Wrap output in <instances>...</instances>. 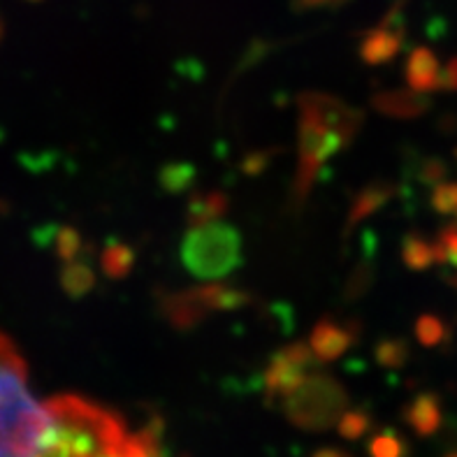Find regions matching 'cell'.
I'll list each match as a JSON object with an SVG mask.
<instances>
[{
    "mask_svg": "<svg viewBox=\"0 0 457 457\" xmlns=\"http://www.w3.org/2000/svg\"><path fill=\"white\" fill-rule=\"evenodd\" d=\"M158 181L168 193H184L195 181V168L191 162H168L162 165Z\"/></svg>",
    "mask_w": 457,
    "mask_h": 457,
    "instance_id": "obj_20",
    "label": "cell"
},
{
    "mask_svg": "<svg viewBox=\"0 0 457 457\" xmlns=\"http://www.w3.org/2000/svg\"><path fill=\"white\" fill-rule=\"evenodd\" d=\"M49 411L29 390V370L0 335V457H40Z\"/></svg>",
    "mask_w": 457,
    "mask_h": 457,
    "instance_id": "obj_2",
    "label": "cell"
},
{
    "mask_svg": "<svg viewBox=\"0 0 457 457\" xmlns=\"http://www.w3.org/2000/svg\"><path fill=\"white\" fill-rule=\"evenodd\" d=\"M448 457H457V453H455V455H448Z\"/></svg>",
    "mask_w": 457,
    "mask_h": 457,
    "instance_id": "obj_34",
    "label": "cell"
},
{
    "mask_svg": "<svg viewBox=\"0 0 457 457\" xmlns=\"http://www.w3.org/2000/svg\"><path fill=\"white\" fill-rule=\"evenodd\" d=\"M79 251H81L79 232H77L72 226L61 228V230H58V235H56L58 258H61L63 262H70V261H75L77 255H79Z\"/></svg>",
    "mask_w": 457,
    "mask_h": 457,
    "instance_id": "obj_25",
    "label": "cell"
},
{
    "mask_svg": "<svg viewBox=\"0 0 457 457\" xmlns=\"http://www.w3.org/2000/svg\"><path fill=\"white\" fill-rule=\"evenodd\" d=\"M61 286H63L65 295L79 300V297L88 295V290H93L96 277H93V270L87 262L75 258V261L65 262L63 270H61Z\"/></svg>",
    "mask_w": 457,
    "mask_h": 457,
    "instance_id": "obj_18",
    "label": "cell"
},
{
    "mask_svg": "<svg viewBox=\"0 0 457 457\" xmlns=\"http://www.w3.org/2000/svg\"><path fill=\"white\" fill-rule=\"evenodd\" d=\"M402 261L413 272H423L436 262H444V253L436 242H429L418 232H409L402 239Z\"/></svg>",
    "mask_w": 457,
    "mask_h": 457,
    "instance_id": "obj_15",
    "label": "cell"
},
{
    "mask_svg": "<svg viewBox=\"0 0 457 457\" xmlns=\"http://www.w3.org/2000/svg\"><path fill=\"white\" fill-rule=\"evenodd\" d=\"M267 52H270V45H265L262 40H255L253 45L249 46V52L244 54V61H242V65H239L237 72H242V70H249L251 65L258 63L261 58H265Z\"/></svg>",
    "mask_w": 457,
    "mask_h": 457,
    "instance_id": "obj_31",
    "label": "cell"
},
{
    "mask_svg": "<svg viewBox=\"0 0 457 457\" xmlns=\"http://www.w3.org/2000/svg\"><path fill=\"white\" fill-rule=\"evenodd\" d=\"M195 293L203 302V307L207 309L209 313L214 312H237V309L249 307L253 302V295L249 290L242 288H232V286L226 284H204L195 286Z\"/></svg>",
    "mask_w": 457,
    "mask_h": 457,
    "instance_id": "obj_14",
    "label": "cell"
},
{
    "mask_svg": "<svg viewBox=\"0 0 457 457\" xmlns=\"http://www.w3.org/2000/svg\"><path fill=\"white\" fill-rule=\"evenodd\" d=\"M429 204L436 214H457V181H439L432 188Z\"/></svg>",
    "mask_w": 457,
    "mask_h": 457,
    "instance_id": "obj_23",
    "label": "cell"
},
{
    "mask_svg": "<svg viewBox=\"0 0 457 457\" xmlns=\"http://www.w3.org/2000/svg\"><path fill=\"white\" fill-rule=\"evenodd\" d=\"M40 457H156L151 432H130L121 418L75 395L46 402Z\"/></svg>",
    "mask_w": 457,
    "mask_h": 457,
    "instance_id": "obj_1",
    "label": "cell"
},
{
    "mask_svg": "<svg viewBox=\"0 0 457 457\" xmlns=\"http://www.w3.org/2000/svg\"><path fill=\"white\" fill-rule=\"evenodd\" d=\"M272 151H253L249 156L242 161V172L249 174V177H255V174H262L272 161Z\"/></svg>",
    "mask_w": 457,
    "mask_h": 457,
    "instance_id": "obj_28",
    "label": "cell"
},
{
    "mask_svg": "<svg viewBox=\"0 0 457 457\" xmlns=\"http://www.w3.org/2000/svg\"><path fill=\"white\" fill-rule=\"evenodd\" d=\"M360 328L355 323H337L335 319H320L309 337V346L323 362L339 360L355 344Z\"/></svg>",
    "mask_w": 457,
    "mask_h": 457,
    "instance_id": "obj_8",
    "label": "cell"
},
{
    "mask_svg": "<svg viewBox=\"0 0 457 457\" xmlns=\"http://www.w3.org/2000/svg\"><path fill=\"white\" fill-rule=\"evenodd\" d=\"M161 312L174 330L179 332L195 330L197 325L209 316V312L197 297L195 288L181 290V293H162Z\"/></svg>",
    "mask_w": 457,
    "mask_h": 457,
    "instance_id": "obj_9",
    "label": "cell"
},
{
    "mask_svg": "<svg viewBox=\"0 0 457 457\" xmlns=\"http://www.w3.org/2000/svg\"><path fill=\"white\" fill-rule=\"evenodd\" d=\"M346 0H295V10H316V7H328V5H339Z\"/></svg>",
    "mask_w": 457,
    "mask_h": 457,
    "instance_id": "obj_33",
    "label": "cell"
},
{
    "mask_svg": "<svg viewBox=\"0 0 457 457\" xmlns=\"http://www.w3.org/2000/svg\"><path fill=\"white\" fill-rule=\"evenodd\" d=\"M374 355H377L378 365L397 370V367H402L409 360V346L402 339H383V342L377 344Z\"/></svg>",
    "mask_w": 457,
    "mask_h": 457,
    "instance_id": "obj_22",
    "label": "cell"
},
{
    "mask_svg": "<svg viewBox=\"0 0 457 457\" xmlns=\"http://www.w3.org/2000/svg\"><path fill=\"white\" fill-rule=\"evenodd\" d=\"M395 193H397V188L393 184H388V181H371V184H367L353 197V203H351V212H348L346 219V235L353 232L371 214H377L378 209L386 207L395 197Z\"/></svg>",
    "mask_w": 457,
    "mask_h": 457,
    "instance_id": "obj_12",
    "label": "cell"
},
{
    "mask_svg": "<svg viewBox=\"0 0 457 457\" xmlns=\"http://www.w3.org/2000/svg\"><path fill=\"white\" fill-rule=\"evenodd\" d=\"M316 353L309 344H290L274 353L265 371V386L270 395H288L307 377V370L316 365Z\"/></svg>",
    "mask_w": 457,
    "mask_h": 457,
    "instance_id": "obj_6",
    "label": "cell"
},
{
    "mask_svg": "<svg viewBox=\"0 0 457 457\" xmlns=\"http://www.w3.org/2000/svg\"><path fill=\"white\" fill-rule=\"evenodd\" d=\"M297 107L304 114H312L313 119H319L323 126L346 135L348 139H353L360 133L362 121H365L362 112L355 110V107H348L344 100L328 96V93H302L297 98Z\"/></svg>",
    "mask_w": 457,
    "mask_h": 457,
    "instance_id": "obj_7",
    "label": "cell"
},
{
    "mask_svg": "<svg viewBox=\"0 0 457 457\" xmlns=\"http://www.w3.org/2000/svg\"><path fill=\"white\" fill-rule=\"evenodd\" d=\"M346 406V393L328 374L304 377L293 393L286 395V411L300 428L320 429L335 423Z\"/></svg>",
    "mask_w": 457,
    "mask_h": 457,
    "instance_id": "obj_5",
    "label": "cell"
},
{
    "mask_svg": "<svg viewBox=\"0 0 457 457\" xmlns=\"http://www.w3.org/2000/svg\"><path fill=\"white\" fill-rule=\"evenodd\" d=\"M402 42H404V30H395L388 26H378L370 30L360 42V58L367 65H383L393 61L402 52Z\"/></svg>",
    "mask_w": 457,
    "mask_h": 457,
    "instance_id": "obj_13",
    "label": "cell"
},
{
    "mask_svg": "<svg viewBox=\"0 0 457 457\" xmlns=\"http://www.w3.org/2000/svg\"><path fill=\"white\" fill-rule=\"evenodd\" d=\"M242 261V237L223 220L188 228L181 244V262L195 278H223Z\"/></svg>",
    "mask_w": 457,
    "mask_h": 457,
    "instance_id": "obj_3",
    "label": "cell"
},
{
    "mask_svg": "<svg viewBox=\"0 0 457 457\" xmlns=\"http://www.w3.org/2000/svg\"><path fill=\"white\" fill-rule=\"evenodd\" d=\"M351 142L353 139H348L346 135L337 133L332 128L323 126L319 119H313L312 114L300 112V168L293 184V207H304L325 162L346 149Z\"/></svg>",
    "mask_w": 457,
    "mask_h": 457,
    "instance_id": "obj_4",
    "label": "cell"
},
{
    "mask_svg": "<svg viewBox=\"0 0 457 457\" xmlns=\"http://www.w3.org/2000/svg\"><path fill=\"white\" fill-rule=\"evenodd\" d=\"M416 337L423 346H439V344L448 337V330L446 325H444V320L432 316V313H423V316L416 320Z\"/></svg>",
    "mask_w": 457,
    "mask_h": 457,
    "instance_id": "obj_21",
    "label": "cell"
},
{
    "mask_svg": "<svg viewBox=\"0 0 457 457\" xmlns=\"http://www.w3.org/2000/svg\"><path fill=\"white\" fill-rule=\"evenodd\" d=\"M446 162H441L439 158H428L420 168V181L428 186H435L439 181L446 179Z\"/></svg>",
    "mask_w": 457,
    "mask_h": 457,
    "instance_id": "obj_29",
    "label": "cell"
},
{
    "mask_svg": "<svg viewBox=\"0 0 457 457\" xmlns=\"http://www.w3.org/2000/svg\"><path fill=\"white\" fill-rule=\"evenodd\" d=\"M371 281H374V267L370 261H362L348 277L346 290H344L346 300H360L371 288Z\"/></svg>",
    "mask_w": 457,
    "mask_h": 457,
    "instance_id": "obj_24",
    "label": "cell"
},
{
    "mask_svg": "<svg viewBox=\"0 0 457 457\" xmlns=\"http://www.w3.org/2000/svg\"><path fill=\"white\" fill-rule=\"evenodd\" d=\"M404 77L409 88L418 93L441 91V65L436 54L428 46H416L406 58Z\"/></svg>",
    "mask_w": 457,
    "mask_h": 457,
    "instance_id": "obj_10",
    "label": "cell"
},
{
    "mask_svg": "<svg viewBox=\"0 0 457 457\" xmlns=\"http://www.w3.org/2000/svg\"><path fill=\"white\" fill-rule=\"evenodd\" d=\"M404 420L416 429L420 436L435 435L441 428V404L436 395H418L416 400L404 409Z\"/></svg>",
    "mask_w": 457,
    "mask_h": 457,
    "instance_id": "obj_16",
    "label": "cell"
},
{
    "mask_svg": "<svg viewBox=\"0 0 457 457\" xmlns=\"http://www.w3.org/2000/svg\"><path fill=\"white\" fill-rule=\"evenodd\" d=\"M441 88L457 91V56L451 58L446 63V68L441 70Z\"/></svg>",
    "mask_w": 457,
    "mask_h": 457,
    "instance_id": "obj_32",
    "label": "cell"
},
{
    "mask_svg": "<svg viewBox=\"0 0 457 457\" xmlns=\"http://www.w3.org/2000/svg\"><path fill=\"white\" fill-rule=\"evenodd\" d=\"M374 110L390 119H418L432 107L429 93L418 91H383L371 98Z\"/></svg>",
    "mask_w": 457,
    "mask_h": 457,
    "instance_id": "obj_11",
    "label": "cell"
},
{
    "mask_svg": "<svg viewBox=\"0 0 457 457\" xmlns=\"http://www.w3.org/2000/svg\"><path fill=\"white\" fill-rule=\"evenodd\" d=\"M100 267L110 278H126L135 267V251L128 244H107L100 255Z\"/></svg>",
    "mask_w": 457,
    "mask_h": 457,
    "instance_id": "obj_19",
    "label": "cell"
},
{
    "mask_svg": "<svg viewBox=\"0 0 457 457\" xmlns=\"http://www.w3.org/2000/svg\"><path fill=\"white\" fill-rule=\"evenodd\" d=\"M455 156H457V151H455Z\"/></svg>",
    "mask_w": 457,
    "mask_h": 457,
    "instance_id": "obj_35",
    "label": "cell"
},
{
    "mask_svg": "<svg viewBox=\"0 0 457 457\" xmlns=\"http://www.w3.org/2000/svg\"><path fill=\"white\" fill-rule=\"evenodd\" d=\"M441 253H444V262H451L457 267V226H446L436 237Z\"/></svg>",
    "mask_w": 457,
    "mask_h": 457,
    "instance_id": "obj_27",
    "label": "cell"
},
{
    "mask_svg": "<svg viewBox=\"0 0 457 457\" xmlns=\"http://www.w3.org/2000/svg\"><path fill=\"white\" fill-rule=\"evenodd\" d=\"M228 195L220 191H207V193H193L188 200V212H186V223L188 228L204 226L212 220H219L220 216L228 212Z\"/></svg>",
    "mask_w": 457,
    "mask_h": 457,
    "instance_id": "obj_17",
    "label": "cell"
},
{
    "mask_svg": "<svg viewBox=\"0 0 457 457\" xmlns=\"http://www.w3.org/2000/svg\"><path fill=\"white\" fill-rule=\"evenodd\" d=\"M367 425H370V420H367V416H362V413H346V416L342 418V435L348 436V439H355V436H360L365 432Z\"/></svg>",
    "mask_w": 457,
    "mask_h": 457,
    "instance_id": "obj_30",
    "label": "cell"
},
{
    "mask_svg": "<svg viewBox=\"0 0 457 457\" xmlns=\"http://www.w3.org/2000/svg\"><path fill=\"white\" fill-rule=\"evenodd\" d=\"M404 444L393 432H383L371 441V455L374 457H402Z\"/></svg>",
    "mask_w": 457,
    "mask_h": 457,
    "instance_id": "obj_26",
    "label": "cell"
}]
</instances>
